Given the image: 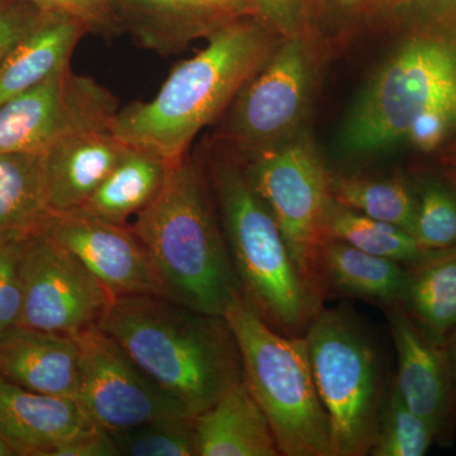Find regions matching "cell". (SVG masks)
I'll return each instance as SVG.
<instances>
[{
    "mask_svg": "<svg viewBox=\"0 0 456 456\" xmlns=\"http://www.w3.org/2000/svg\"><path fill=\"white\" fill-rule=\"evenodd\" d=\"M388 46L338 134L345 158L401 147L441 155L456 145V0H404L388 12Z\"/></svg>",
    "mask_w": 456,
    "mask_h": 456,
    "instance_id": "obj_1",
    "label": "cell"
},
{
    "mask_svg": "<svg viewBox=\"0 0 456 456\" xmlns=\"http://www.w3.org/2000/svg\"><path fill=\"white\" fill-rule=\"evenodd\" d=\"M281 40L255 17L222 27L171 71L151 101L119 110L110 130L127 145L176 163L197 134L224 116Z\"/></svg>",
    "mask_w": 456,
    "mask_h": 456,
    "instance_id": "obj_2",
    "label": "cell"
},
{
    "mask_svg": "<svg viewBox=\"0 0 456 456\" xmlns=\"http://www.w3.org/2000/svg\"><path fill=\"white\" fill-rule=\"evenodd\" d=\"M98 327L193 419L244 380L224 316L141 294L116 297Z\"/></svg>",
    "mask_w": 456,
    "mask_h": 456,
    "instance_id": "obj_3",
    "label": "cell"
},
{
    "mask_svg": "<svg viewBox=\"0 0 456 456\" xmlns=\"http://www.w3.org/2000/svg\"><path fill=\"white\" fill-rule=\"evenodd\" d=\"M206 155L188 152L171 164L158 196L134 217L165 297L204 314L224 316L241 296Z\"/></svg>",
    "mask_w": 456,
    "mask_h": 456,
    "instance_id": "obj_4",
    "label": "cell"
},
{
    "mask_svg": "<svg viewBox=\"0 0 456 456\" xmlns=\"http://www.w3.org/2000/svg\"><path fill=\"white\" fill-rule=\"evenodd\" d=\"M206 161L242 296L270 327L303 338L323 305L303 281L274 215L227 151L215 145Z\"/></svg>",
    "mask_w": 456,
    "mask_h": 456,
    "instance_id": "obj_5",
    "label": "cell"
},
{
    "mask_svg": "<svg viewBox=\"0 0 456 456\" xmlns=\"http://www.w3.org/2000/svg\"><path fill=\"white\" fill-rule=\"evenodd\" d=\"M224 317L239 344L246 388L265 413L281 455L332 456L331 424L305 338L270 327L242 294Z\"/></svg>",
    "mask_w": 456,
    "mask_h": 456,
    "instance_id": "obj_6",
    "label": "cell"
},
{
    "mask_svg": "<svg viewBox=\"0 0 456 456\" xmlns=\"http://www.w3.org/2000/svg\"><path fill=\"white\" fill-rule=\"evenodd\" d=\"M303 338L331 424L332 456L370 454L386 401L382 359L373 336L341 305L318 312Z\"/></svg>",
    "mask_w": 456,
    "mask_h": 456,
    "instance_id": "obj_7",
    "label": "cell"
},
{
    "mask_svg": "<svg viewBox=\"0 0 456 456\" xmlns=\"http://www.w3.org/2000/svg\"><path fill=\"white\" fill-rule=\"evenodd\" d=\"M329 42L325 35L283 38L220 118L216 146L235 159L281 145L305 130Z\"/></svg>",
    "mask_w": 456,
    "mask_h": 456,
    "instance_id": "obj_8",
    "label": "cell"
},
{
    "mask_svg": "<svg viewBox=\"0 0 456 456\" xmlns=\"http://www.w3.org/2000/svg\"><path fill=\"white\" fill-rule=\"evenodd\" d=\"M235 160L274 215L308 287L312 255L322 240L323 217L331 200L330 170L310 134L303 130L281 145Z\"/></svg>",
    "mask_w": 456,
    "mask_h": 456,
    "instance_id": "obj_9",
    "label": "cell"
},
{
    "mask_svg": "<svg viewBox=\"0 0 456 456\" xmlns=\"http://www.w3.org/2000/svg\"><path fill=\"white\" fill-rule=\"evenodd\" d=\"M22 325L66 336L99 325L114 296L73 253L46 233L20 241Z\"/></svg>",
    "mask_w": 456,
    "mask_h": 456,
    "instance_id": "obj_10",
    "label": "cell"
},
{
    "mask_svg": "<svg viewBox=\"0 0 456 456\" xmlns=\"http://www.w3.org/2000/svg\"><path fill=\"white\" fill-rule=\"evenodd\" d=\"M118 110L110 90L65 66L0 107V154L44 152L75 132L112 127Z\"/></svg>",
    "mask_w": 456,
    "mask_h": 456,
    "instance_id": "obj_11",
    "label": "cell"
},
{
    "mask_svg": "<svg viewBox=\"0 0 456 456\" xmlns=\"http://www.w3.org/2000/svg\"><path fill=\"white\" fill-rule=\"evenodd\" d=\"M77 338V401L98 428L117 432L159 419H193L98 326Z\"/></svg>",
    "mask_w": 456,
    "mask_h": 456,
    "instance_id": "obj_12",
    "label": "cell"
},
{
    "mask_svg": "<svg viewBox=\"0 0 456 456\" xmlns=\"http://www.w3.org/2000/svg\"><path fill=\"white\" fill-rule=\"evenodd\" d=\"M42 232L68 248L116 297L165 290L145 246L131 227L89 209L53 213Z\"/></svg>",
    "mask_w": 456,
    "mask_h": 456,
    "instance_id": "obj_13",
    "label": "cell"
},
{
    "mask_svg": "<svg viewBox=\"0 0 456 456\" xmlns=\"http://www.w3.org/2000/svg\"><path fill=\"white\" fill-rule=\"evenodd\" d=\"M384 311L397 350L393 382L404 403L431 426L437 443L449 445L456 430V389L446 342L426 334L401 305Z\"/></svg>",
    "mask_w": 456,
    "mask_h": 456,
    "instance_id": "obj_14",
    "label": "cell"
},
{
    "mask_svg": "<svg viewBox=\"0 0 456 456\" xmlns=\"http://www.w3.org/2000/svg\"><path fill=\"white\" fill-rule=\"evenodd\" d=\"M95 428L77 399L27 391L0 378V435L13 455L53 456Z\"/></svg>",
    "mask_w": 456,
    "mask_h": 456,
    "instance_id": "obj_15",
    "label": "cell"
},
{
    "mask_svg": "<svg viewBox=\"0 0 456 456\" xmlns=\"http://www.w3.org/2000/svg\"><path fill=\"white\" fill-rule=\"evenodd\" d=\"M408 281V266L374 256L346 242L322 239L312 255L308 288L314 298L362 299L383 310L399 305Z\"/></svg>",
    "mask_w": 456,
    "mask_h": 456,
    "instance_id": "obj_16",
    "label": "cell"
},
{
    "mask_svg": "<svg viewBox=\"0 0 456 456\" xmlns=\"http://www.w3.org/2000/svg\"><path fill=\"white\" fill-rule=\"evenodd\" d=\"M128 149L130 145L110 127H102L75 132L45 150V176L53 212L86 206Z\"/></svg>",
    "mask_w": 456,
    "mask_h": 456,
    "instance_id": "obj_17",
    "label": "cell"
},
{
    "mask_svg": "<svg viewBox=\"0 0 456 456\" xmlns=\"http://www.w3.org/2000/svg\"><path fill=\"white\" fill-rule=\"evenodd\" d=\"M77 338L18 325L0 332V378L27 391L77 399Z\"/></svg>",
    "mask_w": 456,
    "mask_h": 456,
    "instance_id": "obj_18",
    "label": "cell"
},
{
    "mask_svg": "<svg viewBox=\"0 0 456 456\" xmlns=\"http://www.w3.org/2000/svg\"><path fill=\"white\" fill-rule=\"evenodd\" d=\"M119 28L131 32L141 46L170 55L191 42L208 38L228 20L203 0H112Z\"/></svg>",
    "mask_w": 456,
    "mask_h": 456,
    "instance_id": "obj_19",
    "label": "cell"
},
{
    "mask_svg": "<svg viewBox=\"0 0 456 456\" xmlns=\"http://www.w3.org/2000/svg\"><path fill=\"white\" fill-rule=\"evenodd\" d=\"M197 456H278L277 440L244 380L194 417Z\"/></svg>",
    "mask_w": 456,
    "mask_h": 456,
    "instance_id": "obj_20",
    "label": "cell"
},
{
    "mask_svg": "<svg viewBox=\"0 0 456 456\" xmlns=\"http://www.w3.org/2000/svg\"><path fill=\"white\" fill-rule=\"evenodd\" d=\"M86 27L64 13L41 11L32 27L0 65V107L70 65Z\"/></svg>",
    "mask_w": 456,
    "mask_h": 456,
    "instance_id": "obj_21",
    "label": "cell"
},
{
    "mask_svg": "<svg viewBox=\"0 0 456 456\" xmlns=\"http://www.w3.org/2000/svg\"><path fill=\"white\" fill-rule=\"evenodd\" d=\"M53 215L44 154H0V244L40 232Z\"/></svg>",
    "mask_w": 456,
    "mask_h": 456,
    "instance_id": "obj_22",
    "label": "cell"
},
{
    "mask_svg": "<svg viewBox=\"0 0 456 456\" xmlns=\"http://www.w3.org/2000/svg\"><path fill=\"white\" fill-rule=\"evenodd\" d=\"M399 305L426 334L446 342L456 327V246L408 266Z\"/></svg>",
    "mask_w": 456,
    "mask_h": 456,
    "instance_id": "obj_23",
    "label": "cell"
},
{
    "mask_svg": "<svg viewBox=\"0 0 456 456\" xmlns=\"http://www.w3.org/2000/svg\"><path fill=\"white\" fill-rule=\"evenodd\" d=\"M169 163L130 146L84 208L116 224H126L149 206L167 180Z\"/></svg>",
    "mask_w": 456,
    "mask_h": 456,
    "instance_id": "obj_24",
    "label": "cell"
},
{
    "mask_svg": "<svg viewBox=\"0 0 456 456\" xmlns=\"http://www.w3.org/2000/svg\"><path fill=\"white\" fill-rule=\"evenodd\" d=\"M330 196L341 206L388 222L413 235L416 189L401 176H369L330 171Z\"/></svg>",
    "mask_w": 456,
    "mask_h": 456,
    "instance_id": "obj_25",
    "label": "cell"
},
{
    "mask_svg": "<svg viewBox=\"0 0 456 456\" xmlns=\"http://www.w3.org/2000/svg\"><path fill=\"white\" fill-rule=\"evenodd\" d=\"M322 239L346 242L374 256L413 266L436 251H428L415 236L388 222L374 220L362 213L341 206L334 200L327 206L322 224Z\"/></svg>",
    "mask_w": 456,
    "mask_h": 456,
    "instance_id": "obj_26",
    "label": "cell"
},
{
    "mask_svg": "<svg viewBox=\"0 0 456 456\" xmlns=\"http://www.w3.org/2000/svg\"><path fill=\"white\" fill-rule=\"evenodd\" d=\"M436 441L435 432L422 417L404 403L392 382L380 416L379 430L370 454L373 456H422Z\"/></svg>",
    "mask_w": 456,
    "mask_h": 456,
    "instance_id": "obj_27",
    "label": "cell"
},
{
    "mask_svg": "<svg viewBox=\"0 0 456 456\" xmlns=\"http://www.w3.org/2000/svg\"><path fill=\"white\" fill-rule=\"evenodd\" d=\"M413 236L428 251L456 246V191L440 180L428 179L416 189Z\"/></svg>",
    "mask_w": 456,
    "mask_h": 456,
    "instance_id": "obj_28",
    "label": "cell"
},
{
    "mask_svg": "<svg viewBox=\"0 0 456 456\" xmlns=\"http://www.w3.org/2000/svg\"><path fill=\"white\" fill-rule=\"evenodd\" d=\"M193 419H159L110 434L119 455L197 456Z\"/></svg>",
    "mask_w": 456,
    "mask_h": 456,
    "instance_id": "obj_29",
    "label": "cell"
},
{
    "mask_svg": "<svg viewBox=\"0 0 456 456\" xmlns=\"http://www.w3.org/2000/svg\"><path fill=\"white\" fill-rule=\"evenodd\" d=\"M255 17L281 38L323 35L322 0H253Z\"/></svg>",
    "mask_w": 456,
    "mask_h": 456,
    "instance_id": "obj_30",
    "label": "cell"
},
{
    "mask_svg": "<svg viewBox=\"0 0 456 456\" xmlns=\"http://www.w3.org/2000/svg\"><path fill=\"white\" fill-rule=\"evenodd\" d=\"M20 241L0 244V332L22 325Z\"/></svg>",
    "mask_w": 456,
    "mask_h": 456,
    "instance_id": "obj_31",
    "label": "cell"
},
{
    "mask_svg": "<svg viewBox=\"0 0 456 456\" xmlns=\"http://www.w3.org/2000/svg\"><path fill=\"white\" fill-rule=\"evenodd\" d=\"M41 11L57 12L79 20L86 31L112 33L119 31L112 0H28Z\"/></svg>",
    "mask_w": 456,
    "mask_h": 456,
    "instance_id": "obj_32",
    "label": "cell"
},
{
    "mask_svg": "<svg viewBox=\"0 0 456 456\" xmlns=\"http://www.w3.org/2000/svg\"><path fill=\"white\" fill-rule=\"evenodd\" d=\"M40 13L41 9L28 0H0V65L31 31Z\"/></svg>",
    "mask_w": 456,
    "mask_h": 456,
    "instance_id": "obj_33",
    "label": "cell"
},
{
    "mask_svg": "<svg viewBox=\"0 0 456 456\" xmlns=\"http://www.w3.org/2000/svg\"><path fill=\"white\" fill-rule=\"evenodd\" d=\"M116 444L110 432L101 428H92L57 449L53 456H118Z\"/></svg>",
    "mask_w": 456,
    "mask_h": 456,
    "instance_id": "obj_34",
    "label": "cell"
},
{
    "mask_svg": "<svg viewBox=\"0 0 456 456\" xmlns=\"http://www.w3.org/2000/svg\"><path fill=\"white\" fill-rule=\"evenodd\" d=\"M231 20L255 17L253 0H203ZM256 18V17H255Z\"/></svg>",
    "mask_w": 456,
    "mask_h": 456,
    "instance_id": "obj_35",
    "label": "cell"
},
{
    "mask_svg": "<svg viewBox=\"0 0 456 456\" xmlns=\"http://www.w3.org/2000/svg\"><path fill=\"white\" fill-rule=\"evenodd\" d=\"M368 0H322L325 13L332 11L340 17L367 16Z\"/></svg>",
    "mask_w": 456,
    "mask_h": 456,
    "instance_id": "obj_36",
    "label": "cell"
},
{
    "mask_svg": "<svg viewBox=\"0 0 456 456\" xmlns=\"http://www.w3.org/2000/svg\"><path fill=\"white\" fill-rule=\"evenodd\" d=\"M403 0H368L367 16H377V14H386L398 5Z\"/></svg>",
    "mask_w": 456,
    "mask_h": 456,
    "instance_id": "obj_37",
    "label": "cell"
},
{
    "mask_svg": "<svg viewBox=\"0 0 456 456\" xmlns=\"http://www.w3.org/2000/svg\"><path fill=\"white\" fill-rule=\"evenodd\" d=\"M446 349H448L450 367H452V379L456 389V327L446 338Z\"/></svg>",
    "mask_w": 456,
    "mask_h": 456,
    "instance_id": "obj_38",
    "label": "cell"
},
{
    "mask_svg": "<svg viewBox=\"0 0 456 456\" xmlns=\"http://www.w3.org/2000/svg\"><path fill=\"white\" fill-rule=\"evenodd\" d=\"M440 160L446 167H449L456 185V145L452 146V149L446 150L445 152H443V154L440 155Z\"/></svg>",
    "mask_w": 456,
    "mask_h": 456,
    "instance_id": "obj_39",
    "label": "cell"
},
{
    "mask_svg": "<svg viewBox=\"0 0 456 456\" xmlns=\"http://www.w3.org/2000/svg\"><path fill=\"white\" fill-rule=\"evenodd\" d=\"M13 452L9 449L7 443H5L4 439H3L2 435H0V456H12Z\"/></svg>",
    "mask_w": 456,
    "mask_h": 456,
    "instance_id": "obj_40",
    "label": "cell"
},
{
    "mask_svg": "<svg viewBox=\"0 0 456 456\" xmlns=\"http://www.w3.org/2000/svg\"><path fill=\"white\" fill-rule=\"evenodd\" d=\"M403 2H404V0H403Z\"/></svg>",
    "mask_w": 456,
    "mask_h": 456,
    "instance_id": "obj_41",
    "label": "cell"
}]
</instances>
